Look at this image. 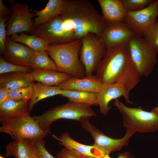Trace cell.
Listing matches in <instances>:
<instances>
[{
  "label": "cell",
  "mask_w": 158,
  "mask_h": 158,
  "mask_svg": "<svg viewBox=\"0 0 158 158\" xmlns=\"http://www.w3.org/2000/svg\"><path fill=\"white\" fill-rule=\"evenodd\" d=\"M107 23L92 3L86 0H64L60 14L38 26L40 37L48 44L68 43L88 33L98 38Z\"/></svg>",
  "instance_id": "cell-1"
},
{
  "label": "cell",
  "mask_w": 158,
  "mask_h": 158,
  "mask_svg": "<svg viewBox=\"0 0 158 158\" xmlns=\"http://www.w3.org/2000/svg\"><path fill=\"white\" fill-rule=\"evenodd\" d=\"M95 76L103 84H118L129 92L133 89L140 81V77L128 44L107 47Z\"/></svg>",
  "instance_id": "cell-2"
},
{
  "label": "cell",
  "mask_w": 158,
  "mask_h": 158,
  "mask_svg": "<svg viewBox=\"0 0 158 158\" xmlns=\"http://www.w3.org/2000/svg\"><path fill=\"white\" fill-rule=\"evenodd\" d=\"M81 39L71 42L48 44L45 51L55 62L58 71L71 76L82 78L85 76V69L79 58Z\"/></svg>",
  "instance_id": "cell-3"
},
{
  "label": "cell",
  "mask_w": 158,
  "mask_h": 158,
  "mask_svg": "<svg viewBox=\"0 0 158 158\" xmlns=\"http://www.w3.org/2000/svg\"><path fill=\"white\" fill-rule=\"evenodd\" d=\"M96 115L90 106L69 101L51 108L40 115L32 117L38 121L43 130L50 134L51 125L57 120L66 119L80 121L83 118L92 117Z\"/></svg>",
  "instance_id": "cell-4"
},
{
  "label": "cell",
  "mask_w": 158,
  "mask_h": 158,
  "mask_svg": "<svg viewBox=\"0 0 158 158\" xmlns=\"http://www.w3.org/2000/svg\"><path fill=\"white\" fill-rule=\"evenodd\" d=\"M114 104L122 115L123 125L126 129L135 133L158 130V116L153 112L145 111L140 107H128L118 99H115Z\"/></svg>",
  "instance_id": "cell-5"
},
{
  "label": "cell",
  "mask_w": 158,
  "mask_h": 158,
  "mask_svg": "<svg viewBox=\"0 0 158 158\" xmlns=\"http://www.w3.org/2000/svg\"><path fill=\"white\" fill-rule=\"evenodd\" d=\"M1 122L0 132L9 134L13 140L19 138L34 140L43 139L48 134L41 129L38 121L30 115L20 116Z\"/></svg>",
  "instance_id": "cell-6"
},
{
  "label": "cell",
  "mask_w": 158,
  "mask_h": 158,
  "mask_svg": "<svg viewBox=\"0 0 158 158\" xmlns=\"http://www.w3.org/2000/svg\"><path fill=\"white\" fill-rule=\"evenodd\" d=\"M128 44L140 77L147 76L157 63V52L142 37L136 34Z\"/></svg>",
  "instance_id": "cell-7"
},
{
  "label": "cell",
  "mask_w": 158,
  "mask_h": 158,
  "mask_svg": "<svg viewBox=\"0 0 158 158\" xmlns=\"http://www.w3.org/2000/svg\"><path fill=\"white\" fill-rule=\"evenodd\" d=\"M79 59L85 67V76L91 75L97 70L104 57L106 48L95 34L88 33L81 39Z\"/></svg>",
  "instance_id": "cell-8"
},
{
  "label": "cell",
  "mask_w": 158,
  "mask_h": 158,
  "mask_svg": "<svg viewBox=\"0 0 158 158\" xmlns=\"http://www.w3.org/2000/svg\"><path fill=\"white\" fill-rule=\"evenodd\" d=\"M80 121L81 127L92 137L94 140L92 145L102 155L109 154L121 150L123 147L128 145L130 138L135 133L126 129L123 137L120 139H114L106 135L90 123L89 118H83Z\"/></svg>",
  "instance_id": "cell-9"
},
{
  "label": "cell",
  "mask_w": 158,
  "mask_h": 158,
  "mask_svg": "<svg viewBox=\"0 0 158 158\" xmlns=\"http://www.w3.org/2000/svg\"><path fill=\"white\" fill-rule=\"evenodd\" d=\"M8 2L12 5L13 12L5 22L6 37L24 32L32 34L35 28L32 19L36 14L30 11L29 5L25 3H16L14 0Z\"/></svg>",
  "instance_id": "cell-10"
},
{
  "label": "cell",
  "mask_w": 158,
  "mask_h": 158,
  "mask_svg": "<svg viewBox=\"0 0 158 158\" xmlns=\"http://www.w3.org/2000/svg\"><path fill=\"white\" fill-rule=\"evenodd\" d=\"M158 14V0L139 11H128L125 23L137 35L142 37L145 29L156 21Z\"/></svg>",
  "instance_id": "cell-11"
},
{
  "label": "cell",
  "mask_w": 158,
  "mask_h": 158,
  "mask_svg": "<svg viewBox=\"0 0 158 158\" xmlns=\"http://www.w3.org/2000/svg\"><path fill=\"white\" fill-rule=\"evenodd\" d=\"M5 47L2 57L6 61L18 65L31 66L35 52L34 50L25 45L12 41L10 36L6 37Z\"/></svg>",
  "instance_id": "cell-12"
},
{
  "label": "cell",
  "mask_w": 158,
  "mask_h": 158,
  "mask_svg": "<svg viewBox=\"0 0 158 158\" xmlns=\"http://www.w3.org/2000/svg\"><path fill=\"white\" fill-rule=\"evenodd\" d=\"M135 35L134 32L123 22L115 24H107L99 40L106 48L111 45L128 44Z\"/></svg>",
  "instance_id": "cell-13"
},
{
  "label": "cell",
  "mask_w": 158,
  "mask_h": 158,
  "mask_svg": "<svg viewBox=\"0 0 158 158\" xmlns=\"http://www.w3.org/2000/svg\"><path fill=\"white\" fill-rule=\"evenodd\" d=\"M97 94V105L99 106L100 112L104 115L111 109L109 103L112 100L123 96L126 103H133L130 100L129 92L118 84H102Z\"/></svg>",
  "instance_id": "cell-14"
},
{
  "label": "cell",
  "mask_w": 158,
  "mask_h": 158,
  "mask_svg": "<svg viewBox=\"0 0 158 158\" xmlns=\"http://www.w3.org/2000/svg\"><path fill=\"white\" fill-rule=\"evenodd\" d=\"M102 16L107 24H115L124 21L127 11L122 0H98Z\"/></svg>",
  "instance_id": "cell-15"
},
{
  "label": "cell",
  "mask_w": 158,
  "mask_h": 158,
  "mask_svg": "<svg viewBox=\"0 0 158 158\" xmlns=\"http://www.w3.org/2000/svg\"><path fill=\"white\" fill-rule=\"evenodd\" d=\"M102 83L95 75L85 76L82 78L71 76L58 86L62 90L85 91L97 93Z\"/></svg>",
  "instance_id": "cell-16"
},
{
  "label": "cell",
  "mask_w": 158,
  "mask_h": 158,
  "mask_svg": "<svg viewBox=\"0 0 158 158\" xmlns=\"http://www.w3.org/2000/svg\"><path fill=\"white\" fill-rule=\"evenodd\" d=\"M7 157L15 158H35L37 150L34 140L29 139H16L8 144L6 147Z\"/></svg>",
  "instance_id": "cell-17"
},
{
  "label": "cell",
  "mask_w": 158,
  "mask_h": 158,
  "mask_svg": "<svg viewBox=\"0 0 158 158\" xmlns=\"http://www.w3.org/2000/svg\"><path fill=\"white\" fill-rule=\"evenodd\" d=\"M30 100L8 99L0 105V121L29 116L28 107Z\"/></svg>",
  "instance_id": "cell-18"
},
{
  "label": "cell",
  "mask_w": 158,
  "mask_h": 158,
  "mask_svg": "<svg viewBox=\"0 0 158 158\" xmlns=\"http://www.w3.org/2000/svg\"><path fill=\"white\" fill-rule=\"evenodd\" d=\"M35 81L31 73L15 72L1 75L0 88L9 90L24 87L33 85Z\"/></svg>",
  "instance_id": "cell-19"
},
{
  "label": "cell",
  "mask_w": 158,
  "mask_h": 158,
  "mask_svg": "<svg viewBox=\"0 0 158 158\" xmlns=\"http://www.w3.org/2000/svg\"><path fill=\"white\" fill-rule=\"evenodd\" d=\"M52 137L58 141L61 145L64 146L65 148L75 150L83 156L97 158L104 155L102 154L93 145L83 144L73 139L68 133H63L59 137L53 134Z\"/></svg>",
  "instance_id": "cell-20"
},
{
  "label": "cell",
  "mask_w": 158,
  "mask_h": 158,
  "mask_svg": "<svg viewBox=\"0 0 158 158\" xmlns=\"http://www.w3.org/2000/svg\"><path fill=\"white\" fill-rule=\"evenodd\" d=\"M35 81L49 86L59 85L71 76L66 73L56 70L32 69L30 72Z\"/></svg>",
  "instance_id": "cell-21"
},
{
  "label": "cell",
  "mask_w": 158,
  "mask_h": 158,
  "mask_svg": "<svg viewBox=\"0 0 158 158\" xmlns=\"http://www.w3.org/2000/svg\"><path fill=\"white\" fill-rule=\"evenodd\" d=\"M64 0H49L45 8L35 13L37 18L34 19L35 27L44 24L58 15L63 8Z\"/></svg>",
  "instance_id": "cell-22"
},
{
  "label": "cell",
  "mask_w": 158,
  "mask_h": 158,
  "mask_svg": "<svg viewBox=\"0 0 158 158\" xmlns=\"http://www.w3.org/2000/svg\"><path fill=\"white\" fill-rule=\"evenodd\" d=\"M33 93L30 100L28 107L29 113L32 110L35 105L44 98L58 95H61L62 90L58 85L49 86L44 85L40 82L33 85Z\"/></svg>",
  "instance_id": "cell-23"
},
{
  "label": "cell",
  "mask_w": 158,
  "mask_h": 158,
  "mask_svg": "<svg viewBox=\"0 0 158 158\" xmlns=\"http://www.w3.org/2000/svg\"><path fill=\"white\" fill-rule=\"evenodd\" d=\"M62 90V96L67 97L69 101L91 106L97 105V94L85 91Z\"/></svg>",
  "instance_id": "cell-24"
},
{
  "label": "cell",
  "mask_w": 158,
  "mask_h": 158,
  "mask_svg": "<svg viewBox=\"0 0 158 158\" xmlns=\"http://www.w3.org/2000/svg\"><path fill=\"white\" fill-rule=\"evenodd\" d=\"M20 33V35L17 33L12 35L11 39L15 42L24 44L35 52L46 51L47 49L48 44L39 37L33 35H28L23 32Z\"/></svg>",
  "instance_id": "cell-25"
},
{
  "label": "cell",
  "mask_w": 158,
  "mask_h": 158,
  "mask_svg": "<svg viewBox=\"0 0 158 158\" xmlns=\"http://www.w3.org/2000/svg\"><path fill=\"white\" fill-rule=\"evenodd\" d=\"M31 67L32 69L58 71L55 62L49 58L45 51H35Z\"/></svg>",
  "instance_id": "cell-26"
},
{
  "label": "cell",
  "mask_w": 158,
  "mask_h": 158,
  "mask_svg": "<svg viewBox=\"0 0 158 158\" xmlns=\"http://www.w3.org/2000/svg\"><path fill=\"white\" fill-rule=\"evenodd\" d=\"M142 37L147 43L158 53V21L154 22L145 29Z\"/></svg>",
  "instance_id": "cell-27"
},
{
  "label": "cell",
  "mask_w": 158,
  "mask_h": 158,
  "mask_svg": "<svg viewBox=\"0 0 158 158\" xmlns=\"http://www.w3.org/2000/svg\"><path fill=\"white\" fill-rule=\"evenodd\" d=\"M33 93V85L24 87L11 89L7 100H30Z\"/></svg>",
  "instance_id": "cell-28"
},
{
  "label": "cell",
  "mask_w": 158,
  "mask_h": 158,
  "mask_svg": "<svg viewBox=\"0 0 158 158\" xmlns=\"http://www.w3.org/2000/svg\"><path fill=\"white\" fill-rule=\"evenodd\" d=\"M32 70L31 67L18 65L11 63L0 56V74L15 72L30 73Z\"/></svg>",
  "instance_id": "cell-29"
},
{
  "label": "cell",
  "mask_w": 158,
  "mask_h": 158,
  "mask_svg": "<svg viewBox=\"0 0 158 158\" xmlns=\"http://www.w3.org/2000/svg\"><path fill=\"white\" fill-rule=\"evenodd\" d=\"M127 11H135L145 8L147 6L153 2L155 0H122Z\"/></svg>",
  "instance_id": "cell-30"
},
{
  "label": "cell",
  "mask_w": 158,
  "mask_h": 158,
  "mask_svg": "<svg viewBox=\"0 0 158 158\" xmlns=\"http://www.w3.org/2000/svg\"><path fill=\"white\" fill-rule=\"evenodd\" d=\"M37 150V156L40 158H55L45 148L46 143L43 139L34 140Z\"/></svg>",
  "instance_id": "cell-31"
},
{
  "label": "cell",
  "mask_w": 158,
  "mask_h": 158,
  "mask_svg": "<svg viewBox=\"0 0 158 158\" xmlns=\"http://www.w3.org/2000/svg\"><path fill=\"white\" fill-rule=\"evenodd\" d=\"M8 19H0V54H3L6 49V27L5 22Z\"/></svg>",
  "instance_id": "cell-32"
},
{
  "label": "cell",
  "mask_w": 158,
  "mask_h": 158,
  "mask_svg": "<svg viewBox=\"0 0 158 158\" xmlns=\"http://www.w3.org/2000/svg\"><path fill=\"white\" fill-rule=\"evenodd\" d=\"M57 158H83V155L77 151L64 148L57 154Z\"/></svg>",
  "instance_id": "cell-33"
},
{
  "label": "cell",
  "mask_w": 158,
  "mask_h": 158,
  "mask_svg": "<svg viewBox=\"0 0 158 158\" xmlns=\"http://www.w3.org/2000/svg\"><path fill=\"white\" fill-rule=\"evenodd\" d=\"M11 7L5 6L1 0H0V19H8L12 13Z\"/></svg>",
  "instance_id": "cell-34"
},
{
  "label": "cell",
  "mask_w": 158,
  "mask_h": 158,
  "mask_svg": "<svg viewBox=\"0 0 158 158\" xmlns=\"http://www.w3.org/2000/svg\"><path fill=\"white\" fill-rule=\"evenodd\" d=\"M10 90L6 87L0 88V105L7 100Z\"/></svg>",
  "instance_id": "cell-35"
},
{
  "label": "cell",
  "mask_w": 158,
  "mask_h": 158,
  "mask_svg": "<svg viewBox=\"0 0 158 158\" xmlns=\"http://www.w3.org/2000/svg\"><path fill=\"white\" fill-rule=\"evenodd\" d=\"M117 158H135L133 155L130 154L129 151L119 154L118 155Z\"/></svg>",
  "instance_id": "cell-36"
},
{
  "label": "cell",
  "mask_w": 158,
  "mask_h": 158,
  "mask_svg": "<svg viewBox=\"0 0 158 158\" xmlns=\"http://www.w3.org/2000/svg\"><path fill=\"white\" fill-rule=\"evenodd\" d=\"M158 116V107L153 108L151 110Z\"/></svg>",
  "instance_id": "cell-37"
},
{
  "label": "cell",
  "mask_w": 158,
  "mask_h": 158,
  "mask_svg": "<svg viewBox=\"0 0 158 158\" xmlns=\"http://www.w3.org/2000/svg\"><path fill=\"white\" fill-rule=\"evenodd\" d=\"M97 158H111L109 155V154H107L104 155Z\"/></svg>",
  "instance_id": "cell-38"
},
{
  "label": "cell",
  "mask_w": 158,
  "mask_h": 158,
  "mask_svg": "<svg viewBox=\"0 0 158 158\" xmlns=\"http://www.w3.org/2000/svg\"><path fill=\"white\" fill-rule=\"evenodd\" d=\"M83 158H95L94 157H90V156H86L83 155Z\"/></svg>",
  "instance_id": "cell-39"
},
{
  "label": "cell",
  "mask_w": 158,
  "mask_h": 158,
  "mask_svg": "<svg viewBox=\"0 0 158 158\" xmlns=\"http://www.w3.org/2000/svg\"><path fill=\"white\" fill-rule=\"evenodd\" d=\"M0 158H4V157L2 156H0Z\"/></svg>",
  "instance_id": "cell-40"
},
{
  "label": "cell",
  "mask_w": 158,
  "mask_h": 158,
  "mask_svg": "<svg viewBox=\"0 0 158 158\" xmlns=\"http://www.w3.org/2000/svg\"><path fill=\"white\" fill-rule=\"evenodd\" d=\"M157 19L158 20V15H157Z\"/></svg>",
  "instance_id": "cell-41"
},
{
  "label": "cell",
  "mask_w": 158,
  "mask_h": 158,
  "mask_svg": "<svg viewBox=\"0 0 158 158\" xmlns=\"http://www.w3.org/2000/svg\"><path fill=\"white\" fill-rule=\"evenodd\" d=\"M35 158H40L39 157H38L37 156Z\"/></svg>",
  "instance_id": "cell-42"
}]
</instances>
